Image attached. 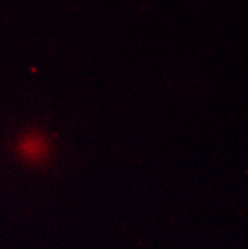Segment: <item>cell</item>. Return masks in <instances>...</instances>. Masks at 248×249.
I'll list each match as a JSON object with an SVG mask.
<instances>
[{"label": "cell", "mask_w": 248, "mask_h": 249, "mask_svg": "<svg viewBox=\"0 0 248 249\" xmlns=\"http://www.w3.org/2000/svg\"><path fill=\"white\" fill-rule=\"evenodd\" d=\"M22 154L24 157H28L30 159H39L46 152V144L40 137H25L23 141L21 142Z\"/></svg>", "instance_id": "obj_1"}]
</instances>
